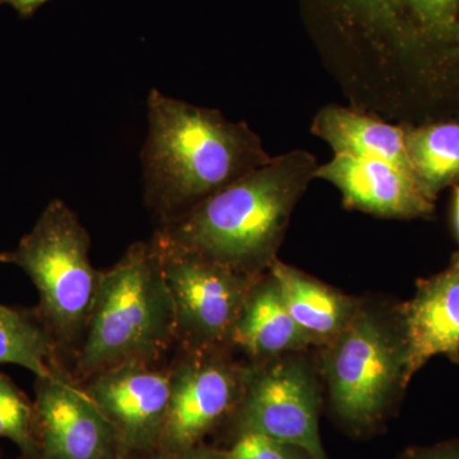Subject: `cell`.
<instances>
[{
    "mask_svg": "<svg viewBox=\"0 0 459 459\" xmlns=\"http://www.w3.org/2000/svg\"><path fill=\"white\" fill-rule=\"evenodd\" d=\"M177 344L174 301L152 241H137L101 271L72 376L80 383L123 365L162 364Z\"/></svg>",
    "mask_w": 459,
    "mask_h": 459,
    "instance_id": "277c9868",
    "label": "cell"
},
{
    "mask_svg": "<svg viewBox=\"0 0 459 459\" xmlns=\"http://www.w3.org/2000/svg\"><path fill=\"white\" fill-rule=\"evenodd\" d=\"M137 459H229L225 449L207 446L202 443L192 448L174 453H153L146 457Z\"/></svg>",
    "mask_w": 459,
    "mask_h": 459,
    "instance_id": "7402d4cb",
    "label": "cell"
},
{
    "mask_svg": "<svg viewBox=\"0 0 459 459\" xmlns=\"http://www.w3.org/2000/svg\"><path fill=\"white\" fill-rule=\"evenodd\" d=\"M90 247L89 231L77 214L62 199H53L16 249L0 253V262L20 267L38 290L33 309L71 373L101 279L90 261Z\"/></svg>",
    "mask_w": 459,
    "mask_h": 459,
    "instance_id": "8992f818",
    "label": "cell"
},
{
    "mask_svg": "<svg viewBox=\"0 0 459 459\" xmlns=\"http://www.w3.org/2000/svg\"><path fill=\"white\" fill-rule=\"evenodd\" d=\"M48 2L50 0H0V5H11L21 17L30 18Z\"/></svg>",
    "mask_w": 459,
    "mask_h": 459,
    "instance_id": "603a6c76",
    "label": "cell"
},
{
    "mask_svg": "<svg viewBox=\"0 0 459 459\" xmlns=\"http://www.w3.org/2000/svg\"><path fill=\"white\" fill-rule=\"evenodd\" d=\"M268 271L279 286L290 316L316 349L337 337L360 307L361 298L343 294L280 259H274Z\"/></svg>",
    "mask_w": 459,
    "mask_h": 459,
    "instance_id": "9a60e30c",
    "label": "cell"
},
{
    "mask_svg": "<svg viewBox=\"0 0 459 459\" xmlns=\"http://www.w3.org/2000/svg\"><path fill=\"white\" fill-rule=\"evenodd\" d=\"M232 349L181 350L170 364V403L156 453L204 443L229 421L246 388L249 362Z\"/></svg>",
    "mask_w": 459,
    "mask_h": 459,
    "instance_id": "9c48e42d",
    "label": "cell"
},
{
    "mask_svg": "<svg viewBox=\"0 0 459 459\" xmlns=\"http://www.w3.org/2000/svg\"><path fill=\"white\" fill-rule=\"evenodd\" d=\"M402 126L413 177L437 202L442 190L459 186V114Z\"/></svg>",
    "mask_w": 459,
    "mask_h": 459,
    "instance_id": "e0dca14e",
    "label": "cell"
},
{
    "mask_svg": "<svg viewBox=\"0 0 459 459\" xmlns=\"http://www.w3.org/2000/svg\"><path fill=\"white\" fill-rule=\"evenodd\" d=\"M397 459H459V439L404 449Z\"/></svg>",
    "mask_w": 459,
    "mask_h": 459,
    "instance_id": "44dd1931",
    "label": "cell"
},
{
    "mask_svg": "<svg viewBox=\"0 0 459 459\" xmlns=\"http://www.w3.org/2000/svg\"><path fill=\"white\" fill-rule=\"evenodd\" d=\"M231 347L246 353L252 362L316 347L290 316L270 271L250 289L232 329Z\"/></svg>",
    "mask_w": 459,
    "mask_h": 459,
    "instance_id": "5bb4252c",
    "label": "cell"
},
{
    "mask_svg": "<svg viewBox=\"0 0 459 459\" xmlns=\"http://www.w3.org/2000/svg\"><path fill=\"white\" fill-rule=\"evenodd\" d=\"M0 437L20 449L21 459L35 455V406L13 380L0 371Z\"/></svg>",
    "mask_w": 459,
    "mask_h": 459,
    "instance_id": "d6986e66",
    "label": "cell"
},
{
    "mask_svg": "<svg viewBox=\"0 0 459 459\" xmlns=\"http://www.w3.org/2000/svg\"><path fill=\"white\" fill-rule=\"evenodd\" d=\"M316 178L333 184L350 210L394 220L431 219L435 213V201L415 178L383 160L334 153L318 166Z\"/></svg>",
    "mask_w": 459,
    "mask_h": 459,
    "instance_id": "7c38bea8",
    "label": "cell"
},
{
    "mask_svg": "<svg viewBox=\"0 0 459 459\" xmlns=\"http://www.w3.org/2000/svg\"><path fill=\"white\" fill-rule=\"evenodd\" d=\"M81 385L113 425L126 459L157 452L170 403V365H123Z\"/></svg>",
    "mask_w": 459,
    "mask_h": 459,
    "instance_id": "8fae6325",
    "label": "cell"
},
{
    "mask_svg": "<svg viewBox=\"0 0 459 459\" xmlns=\"http://www.w3.org/2000/svg\"><path fill=\"white\" fill-rule=\"evenodd\" d=\"M33 406L32 459H126L113 425L66 368L36 377Z\"/></svg>",
    "mask_w": 459,
    "mask_h": 459,
    "instance_id": "30bf717a",
    "label": "cell"
},
{
    "mask_svg": "<svg viewBox=\"0 0 459 459\" xmlns=\"http://www.w3.org/2000/svg\"><path fill=\"white\" fill-rule=\"evenodd\" d=\"M155 246L174 301L181 350L232 349L231 333L250 289L261 274L164 246Z\"/></svg>",
    "mask_w": 459,
    "mask_h": 459,
    "instance_id": "ba28073f",
    "label": "cell"
},
{
    "mask_svg": "<svg viewBox=\"0 0 459 459\" xmlns=\"http://www.w3.org/2000/svg\"><path fill=\"white\" fill-rule=\"evenodd\" d=\"M318 161L307 151L272 157L170 221L153 240L247 274L268 271L277 259L296 204Z\"/></svg>",
    "mask_w": 459,
    "mask_h": 459,
    "instance_id": "7a4b0ae2",
    "label": "cell"
},
{
    "mask_svg": "<svg viewBox=\"0 0 459 459\" xmlns=\"http://www.w3.org/2000/svg\"><path fill=\"white\" fill-rule=\"evenodd\" d=\"M316 40L395 68L424 120L459 114V0H299Z\"/></svg>",
    "mask_w": 459,
    "mask_h": 459,
    "instance_id": "6da1fadb",
    "label": "cell"
},
{
    "mask_svg": "<svg viewBox=\"0 0 459 459\" xmlns=\"http://www.w3.org/2000/svg\"><path fill=\"white\" fill-rule=\"evenodd\" d=\"M452 219L453 228L459 241V186H453Z\"/></svg>",
    "mask_w": 459,
    "mask_h": 459,
    "instance_id": "cb8c5ba5",
    "label": "cell"
},
{
    "mask_svg": "<svg viewBox=\"0 0 459 459\" xmlns=\"http://www.w3.org/2000/svg\"><path fill=\"white\" fill-rule=\"evenodd\" d=\"M407 342V383L434 356L459 364V252L446 270L416 282L412 299L400 304Z\"/></svg>",
    "mask_w": 459,
    "mask_h": 459,
    "instance_id": "4fadbf2b",
    "label": "cell"
},
{
    "mask_svg": "<svg viewBox=\"0 0 459 459\" xmlns=\"http://www.w3.org/2000/svg\"><path fill=\"white\" fill-rule=\"evenodd\" d=\"M0 364L18 365L36 377L50 376L65 367L53 338L33 307L0 304Z\"/></svg>",
    "mask_w": 459,
    "mask_h": 459,
    "instance_id": "ac0fdd59",
    "label": "cell"
},
{
    "mask_svg": "<svg viewBox=\"0 0 459 459\" xmlns=\"http://www.w3.org/2000/svg\"><path fill=\"white\" fill-rule=\"evenodd\" d=\"M225 452L229 459H314L301 446L256 433L235 435Z\"/></svg>",
    "mask_w": 459,
    "mask_h": 459,
    "instance_id": "ffe728a7",
    "label": "cell"
},
{
    "mask_svg": "<svg viewBox=\"0 0 459 459\" xmlns=\"http://www.w3.org/2000/svg\"><path fill=\"white\" fill-rule=\"evenodd\" d=\"M319 350L316 365L338 424L353 435L377 430L409 388L400 305L362 299L349 325Z\"/></svg>",
    "mask_w": 459,
    "mask_h": 459,
    "instance_id": "5b68a950",
    "label": "cell"
},
{
    "mask_svg": "<svg viewBox=\"0 0 459 459\" xmlns=\"http://www.w3.org/2000/svg\"><path fill=\"white\" fill-rule=\"evenodd\" d=\"M18 459H21V458H18Z\"/></svg>",
    "mask_w": 459,
    "mask_h": 459,
    "instance_id": "d4e9b609",
    "label": "cell"
},
{
    "mask_svg": "<svg viewBox=\"0 0 459 459\" xmlns=\"http://www.w3.org/2000/svg\"><path fill=\"white\" fill-rule=\"evenodd\" d=\"M148 137L142 148L144 204L170 221L272 157L246 122L151 90Z\"/></svg>",
    "mask_w": 459,
    "mask_h": 459,
    "instance_id": "3957f363",
    "label": "cell"
},
{
    "mask_svg": "<svg viewBox=\"0 0 459 459\" xmlns=\"http://www.w3.org/2000/svg\"><path fill=\"white\" fill-rule=\"evenodd\" d=\"M305 352L249 361L243 395L226 422L234 437L267 435L301 446L314 459H329L319 431L322 377Z\"/></svg>",
    "mask_w": 459,
    "mask_h": 459,
    "instance_id": "52a82bcc",
    "label": "cell"
},
{
    "mask_svg": "<svg viewBox=\"0 0 459 459\" xmlns=\"http://www.w3.org/2000/svg\"><path fill=\"white\" fill-rule=\"evenodd\" d=\"M312 133L334 153L383 160L413 177L402 124L394 126L358 108L327 105L314 117Z\"/></svg>",
    "mask_w": 459,
    "mask_h": 459,
    "instance_id": "2e32d148",
    "label": "cell"
}]
</instances>
